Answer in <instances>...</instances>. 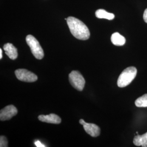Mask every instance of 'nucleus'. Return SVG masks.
I'll use <instances>...</instances> for the list:
<instances>
[{
  "instance_id": "nucleus-1",
  "label": "nucleus",
  "mask_w": 147,
  "mask_h": 147,
  "mask_svg": "<svg viewBox=\"0 0 147 147\" xmlns=\"http://www.w3.org/2000/svg\"><path fill=\"white\" fill-rule=\"evenodd\" d=\"M67 21L70 31L74 37L82 40L89 39V29L82 21L73 16L68 17Z\"/></svg>"
},
{
  "instance_id": "nucleus-2",
  "label": "nucleus",
  "mask_w": 147,
  "mask_h": 147,
  "mask_svg": "<svg viewBox=\"0 0 147 147\" xmlns=\"http://www.w3.org/2000/svg\"><path fill=\"white\" fill-rule=\"evenodd\" d=\"M137 69L134 67H130L124 69L120 74L118 81L117 85L119 87H125L135 78L137 75Z\"/></svg>"
},
{
  "instance_id": "nucleus-3",
  "label": "nucleus",
  "mask_w": 147,
  "mask_h": 147,
  "mask_svg": "<svg viewBox=\"0 0 147 147\" xmlns=\"http://www.w3.org/2000/svg\"><path fill=\"white\" fill-rule=\"evenodd\" d=\"M26 40L35 58L38 59H42L44 56V51L36 38L32 35H28L26 38Z\"/></svg>"
},
{
  "instance_id": "nucleus-4",
  "label": "nucleus",
  "mask_w": 147,
  "mask_h": 147,
  "mask_svg": "<svg viewBox=\"0 0 147 147\" xmlns=\"http://www.w3.org/2000/svg\"><path fill=\"white\" fill-rule=\"evenodd\" d=\"M69 80L71 85L79 91H82L84 88L85 80L83 76L78 71L73 70L69 75Z\"/></svg>"
},
{
  "instance_id": "nucleus-5",
  "label": "nucleus",
  "mask_w": 147,
  "mask_h": 147,
  "mask_svg": "<svg viewBox=\"0 0 147 147\" xmlns=\"http://www.w3.org/2000/svg\"><path fill=\"white\" fill-rule=\"evenodd\" d=\"M17 79L21 81L27 82H33L38 80V77L35 74L25 69H19L15 71Z\"/></svg>"
},
{
  "instance_id": "nucleus-6",
  "label": "nucleus",
  "mask_w": 147,
  "mask_h": 147,
  "mask_svg": "<svg viewBox=\"0 0 147 147\" xmlns=\"http://www.w3.org/2000/svg\"><path fill=\"white\" fill-rule=\"evenodd\" d=\"M79 122L80 124L84 126V129L85 131L88 134H89L90 136L96 137L100 135V127L96 124L92 123H87L85 122V121L82 119H81Z\"/></svg>"
},
{
  "instance_id": "nucleus-7",
  "label": "nucleus",
  "mask_w": 147,
  "mask_h": 147,
  "mask_svg": "<svg viewBox=\"0 0 147 147\" xmlns=\"http://www.w3.org/2000/svg\"><path fill=\"white\" fill-rule=\"evenodd\" d=\"M18 113V110L13 105L7 106L0 112V120L1 121L9 120Z\"/></svg>"
},
{
  "instance_id": "nucleus-8",
  "label": "nucleus",
  "mask_w": 147,
  "mask_h": 147,
  "mask_svg": "<svg viewBox=\"0 0 147 147\" xmlns=\"http://www.w3.org/2000/svg\"><path fill=\"white\" fill-rule=\"evenodd\" d=\"M38 119L42 122L55 124H58L61 122V118L53 113L48 115H40L38 116Z\"/></svg>"
},
{
  "instance_id": "nucleus-9",
  "label": "nucleus",
  "mask_w": 147,
  "mask_h": 147,
  "mask_svg": "<svg viewBox=\"0 0 147 147\" xmlns=\"http://www.w3.org/2000/svg\"><path fill=\"white\" fill-rule=\"evenodd\" d=\"M3 49L5 51V54L11 59H16L18 57V50L12 44L7 43L4 45Z\"/></svg>"
},
{
  "instance_id": "nucleus-10",
  "label": "nucleus",
  "mask_w": 147,
  "mask_h": 147,
  "mask_svg": "<svg viewBox=\"0 0 147 147\" xmlns=\"http://www.w3.org/2000/svg\"><path fill=\"white\" fill-rule=\"evenodd\" d=\"M111 42L116 46H123L126 42V39L119 33L116 32L111 36Z\"/></svg>"
},
{
  "instance_id": "nucleus-11",
  "label": "nucleus",
  "mask_w": 147,
  "mask_h": 147,
  "mask_svg": "<svg viewBox=\"0 0 147 147\" xmlns=\"http://www.w3.org/2000/svg\"><path fill=\"white\" fill-rule=\"evenodd\" d=\"M133 142L136 146L147 147V132L142 135H138L135 137Z\"/></svg>"
},
{
  "instance_id": "nucleus-12",
  "label": "nucleus",
  "mask_w": 147,
  "mask_h": 147,
  "mask_svg": "<svg viewBox=\"0 0 147 147\" xmlns=\"http://www.w3.org/2000/svg\"><path fill=\"white\" fill-rule=\"evenodd\" d=\"M95 16L99 19H106L109 20H113L115 18V15L113 14L109 13L102 9L96 11Z\"/></svg>"
},
{
  "instance_id": "nucleus-13",
  "label": "nucleus",
  "mask_w": 147,
  "mask_h": 147,
  "mask_svg": "<svg viewBox=\"0 0 147 147\" xmlns=\"http://www.w3.org/2000/svg\"><path fill=\"white\" fill-rule=\"evenodd\" d=\"M135 105L138 107H147V94L143 95L135 101Z\"/></svg>"
},
{
  "instance_id": "nucleus-14",
  "label": "nucleus",
  "mask_w": 147,
  "mask_h": 147,
  "mask_svg": "<svg viewBox=\"0 0 147 147\" xmlns=\"http://www.w3.org/2000/svg\"><path fill=\"white\" fill-rule=\"evenodd\" d=\"M0 147H8V141L5 136H1L0 137Z\"/></svg>"
},
{
  "instance_id": "nucleus-15",
  "label": "nucleus",
  "mask_w": 147,
  "mask_h": 147,
  "mask_svg": "<svg viewBox=\"0 0 147 147\" xmlns=\"http://www.w3.org/2000/svg\"><path fill=\"white\" fill-rule=\"evenodd\" d=\"M34 144L36 145V146L37 147H45V146H44L43 144H42L41 142L39 141H36L34 142Z\"/></svg>"
},
{
  "instance_id": "nucleus-16",
  "label": "nucleus",
  "mask_w": 147,
  "mask_h": 147,
  "mask_svg": "<svg viewBox=\"0 0 147 147\" xmlns=\"http://www.w3.org/2000/svg\"><path fill=\"white\" fill-rule=\"evenodd\" d=\"M143 19L144 21L147 23V8L145 10L144 12V14H143Z\"/></svg>"
},
{
  "instance_id": "nucleus-17",
  "label": "nucleus",
  "mask_w": 147,
  "mask_h": 147,
  "mask_svg": "<svg viewBox=\"0 0 147 147\" xmlns=\"http://www.w3.org/2000/svg\"><path fill=\"white\" fill-rule=\"evenodd\" d=\"M2 58V50L0 49V59Z\"/></svg>"
}]
</instances>
